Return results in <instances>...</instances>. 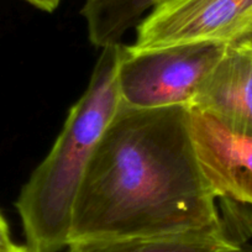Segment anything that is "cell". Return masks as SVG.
<instances>
[{
    "label": "cell",
    "instance_id": "3",
    "mask_svg": "<svg viewBox=\"0 0 252 252\" xmlns=\"http://www.w3.org/2000/svg\"><path fill=\"white\" fill-rule=\"evenodd\" d=\"M227 43H179L134 50L123 46L116 82L120 101L132 108L192 105Z\"/></svg>",
    "mask_w": 252,
    "mask_h": 252
},
{
    "label": "cell",
    "instance_id": "4",
    "mask_svg": "<svg viewBox=\"0 0 252 252\" xmlns=\"http://www.w3.org/2000/svg\"><path fill=\"white\" fill-rule=\"evenodd\" d=\"M252 20V0H169L137 25L134 50L179 43H231Z\"/></svg>",
    "mask_w": 252,
    "mask_h": 252
},
{
    "label": "cell",
    "instance_id": "10",
    "mask_svg": "<svg viewBox=\"0 0 252 252\" xmlns=\"http://www.w3.org/2000/svg\"><path fill=\"white\" fill-rule=\"evenodd\" d=\"M24 1L31 4V5L40 9V10L52 13L53 10H56L58 8V5H60L62 0H24Z\"/></svg>",
    "mask_w": 252,
    "mask_h": 252
},
{
    "label": "cell",
    "instance_id": "9",
    "mask_svg": "<svg viewBox=\"0 0 252 252\" xmlns=\"http://www.w3.org/2000/svg\"><path fill=\"white\" fill-rule=\"evenodd\" d=\"M21 246L13 242L5 220L0 215V252H18Z\"/></svg>",
    "mask_w": 252,
    "mask_h": 252
},
{
    "label": "cell",
    "instance_id": "2",
    "mask_svg": "<svg viewBox=\"0 0 252 252\" xmlns=\"http://www.w3.org/2000/svg\"><path fill=\"white\" fill-rule=\"evenodd\" d=\"M123 46L103 48L88 88L72 106L50 154L21 189L16 209L32 252H57L69 246L77 193L120 105L116 72Z\"/></svg>",
    "mask_w": 252,
    "mask_h": 252
},
{
    "label": "cell",
    "instance_id": "12",
    "mask_svg": "<svg viewBox=\"0 0 252 252\" xmlns=\"http://www.w3.org/2000/svg\"><path fill=\"white\" fill-rule=\"evenodd\" d=\"M220 252H252V246H247V245H240V246L230 247V249L222 250Z\"/></svg>",
    "mask_w": 252,
    "mask_h": 252
},
{
    "label": "cell",
    "instance_id": "5",
    "mask_svg": "<svg viewBox=\"0 0 252 252\" xmlns=\"http://www.w3.org/2000/svg\"><path fill=\"white\" fill-rule=\"evenodd\" d=\"M198 159L218 198L252 205V134L190 109Z\"/></svg>",
    "mask_w": 252,
    "mask_h": 252
},
{
    "label": "cell",
    "instance_id": "1",
    "mask_svg": "<svg viewBox=\"0 0 252 252\" xmlns=\"http://www.w3.org/2000/svg\"><path fill=\"white\" fill-rule=\"evenodd\" d=\"M217 198L195 151L190 108L120 101L77 193L69 245L195 232H227L239 244Z\"/></svg>",
    "mask_w": 252,
    "mask_h": 252
},
{
    "label": "cell",
    "instance_id": "8",
    "mask_svg": "<svg viewBox=\"0 0 252 252\" xmlns=\"http://www.w3.org/2000/svg\"><path fill=\"white\" fill-rule=\"evenodd\" d=\"M240 246L227 232H195L178 236L126 237L69 245V252H220Z\"/></svg>",
    "mask_w": 252,
    "mask_h": 252
},
{
    "label": "cell",
    "instance_id": "11",
    "mask_svg": "<svg viewBox=\"0 0 252 252\" xmlns=\"http://www.w3.org/2000/svg\"><path fill=\"white\" fill-rule=\"evenodd\" d=\"M231 43H244V45L252 46V20L250 23V25L247 26L246 30L242 32V35L236 41H234Z\"/></svg>",
    "mask_w": 252,
    "mask_h": 252
},
{
    "label": "cell",
    "instance_id": "6",
    "mask_svg": "<svg viewBox=\"0 0 252 252\" xmlns=\"http://www.w3.org/2000/svg\"><path fill=\"white\" fill-rule=\"evenodd\" d=\"M190 109L209 114L237 131L252 134V46L227 43Z\"/></svg>",
    "mask_w": 252,
    "mask_h": 252
},
{
    "label": "cell",
    "instance_id": "7",
    "mask_svg": "<svg viewBox=\"0 0 252 252\" xmlns=\"http://www.w3.org/2000/svg\"><path fill=\"white\" fill-rule=\"evenodd\" d=\"M169 0H86L81 14L88 37L96 47L120 45L126 32L137 28L142 19Z\"/></svg>",
    "mask_w": 252,
    "mask_h": 252
},
{
    "label": "cell",
    "instance_id": "13",
    "mask_svg": "<svg viewBox=\"0 0 252 252\" xmlns=\"http://www.w3.org/2000/svg\"><path fill=\"white\" fill-rule=\"evenodd\" d=\"M18 252H32V251H31V250H29L28 247H21Z\"/></svg>",
    "mask_w": 252,
    "mask_h": 252
}]
</instances>
